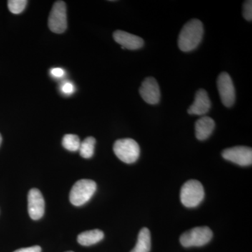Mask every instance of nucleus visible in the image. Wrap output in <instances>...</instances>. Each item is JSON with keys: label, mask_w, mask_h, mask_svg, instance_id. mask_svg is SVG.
Masks as SVG:
<instances>
[{"label": "nucleus", "mask_w": 252, "mask_h": 252, "mask_svg": "<svg viewBox=\"0 0 252 252\" xmlns=\"http://www.w3.org/2000/svg\"><path fill=\"white\" fill-rule=\"evenodd\" d=\"M203 25L198 19H192L186 23L180 32L178 46L181 51L189 52L198 47L203 39Z\"/></svg>", "instance_id": "nucleus-1"}, {"label": "nucleus", "mask_w": 252, "mask_h": 252, "mask_svg": "<svg viewBox=\"0 0 252 252\" xmlns=\"http://www.w3.org/2000/svg\"><path fill=\"white\" fill-rule=\"evenodd\" d=\"M205 197V190L202 184L197 180H189L182 186L180 199L185 207L193 208L198 206Z\"/></svg>", "instance_id": "nucleus-2"}, {"label": "nucleus", "mask_w": 252, "mask_h": 252, "mask_svg": "<svg viewBox=\"0 0 252 252\" xmlns=\"http://www.w3.org/2000/svg\"><path fill=\"white\" fill-rule=\"evenodd\" d=\"M97 185L94 181L81 180L77 181L69 193V200L75 206H81L89 202L95 193Z\"/></svg>", "instance_id": "nucleus-3"}, {"label": "nucleus", "mask_w": 252, "mask_h": 252, "mask_svg": "<svg viewBox=\"0 0 252 252\" xmlns=\"http://www.w3.org/2000/svg\"><path fill=\"white\" fill-rule=\"evenodd\" d=\"M113 149L115 155L126 163H134L140 157V146L132 139H121L116 141Z\"/></svg>", "instance_id": "nucleus-4"}, {"label": "nucleus", "mask_w": 252, "mask_h": 252, "mask_svg": "<svg viewBox=\"0 0 252 252\" xmlns=\"http://www.w3.org/2000/svg\"><path fill=\"white\" fill-rule=\"evenodd\" d=\"M212 237L213 233L208 227H195L181 235L180 243L185 248L202 247L207 245Z\"/></svg>", "instance_id": "nucleus-5"}, {"label": "nucleus", "mask_w": 252, "mask_h": 252, "mask_svg": "<svg viewBox=\"0 0 252 252\" xmlns=\"http://www.w3.org/2000/svg\"><path fill=\"white\" fill-rule=\"evenodd\" d=\"M49 29L53 32L61 34L67 27V7L65 2L57 1L54 3L49 17Z\"/></svg>", "instance_id": "nucleus-6"}, {"label": "nucleus", "mask_w": 252, "mask_h": 252, "mask_svg": "<svg viewBox=\"0 0 252 252\" xmlns=\"http://www.w3.org/2000/svg\"><path fill=\"white\" fill-rule=\"evenodd\" d=\"M217 87L223 105L230 107L235 103V91L231 77L228 73L222 72L217 79Z\"/></svg>", "instance_id": "nucleus-7"}, {"label": "nucleus", "mask_w": 252, "mask_h": 252, "mask_svg": "<svg viewBox=\"0 0 252 252\" xmlns=\"http://www.w3.org/2000/svg\"><path fill=\"white\" fill-rule=\"evenodd\" d=\"M222 157L240 166H248L252 163V150L250 147L240 146L226 149L222 152Z\"/></svg>", "instance_id": "nucleus-8"}, {"label": "nucleus", "mask_w": 252, "mask_h": 252, "mask_svg": "<svg viewBox=\"0 0 252 252\" xmlns=\"http://www.w3.org/2000/svg\"><path fill=\"white\" fill-rule=\"evenodd\" d=\"M28 213L32 220H39L44 216L45 202L40 190L32 189L28 193Z\"/></svg>", "instance_id": "nucleus-9"}, {"label": "nucleus", "mask_w": 252, "mask_h": 252, "mask_svg": "<svg viewBox=\"0 0 252 252\" xmlns=\"http://www.w3.org/2000/svg\"><path fill=\"white\" fill-rule=\"evenodd\" d=\"M142 98L149 104L158 103L160 98V91L157 81L153 77H147L142 81L140 88Z\"/></svg>", "instance_id": "nucleus-10"}, {"label": "nucleus", "mask_w": 252, "mask_h": 252, "mask_svg": "<svg viewBox=\"0 0 252 252\" xmlns=\"http://www.w3.org/2000/svg\"><path fill=\"white\" fill-rule=\"evenodd\" d=\"M211 108V101L207 91L200 89L197 91L193 103L189 107L187 112L190 115H205Z\"/></svg>", "instance_id": "nucleus-11"}, {"label": "nucleus", "mask_w": 252, "mask_h": 252, "mask_svg": "<svg viewBox=\"0 0 252 252\" xmlns=\"http://www.w3.org/2000/svg\"><path fill=\"white\" fill-rule=\"evenodd\" d=\"M113 37L116 42L122 45V49L137 50L144 46V40L142 38L125 31L114 32Z\"/></svg>", "instance_id": "nucleus-12"}, {"label": "nucleus", "mask_w": 252, "mask_h": 252, "mask_svg": "<svg viewBox=\"0 0 252 252\" xmlns=\"http://www.w3.org/2000/svg\"><path fill=\"white\" fill-rule=\"evenodd\" d=\"M215 123L212 118L204 117L199 119L195 123V136L198 140H207L215 130Z\"/></svg>", "instance_id": "nucleus-13"}, {"label": "nucleus", "mask_w": 252, "mask_h": 252, "mask_svg": "<svg viewBox=\"0 0 252 252\" xmlns=\"http://www.w3.org/2000/svg\"><path fill=\"white\" fill-rule=\"evenodd\" d=\"M104 233L102 230L94 229L83 232L77 237L78 243L82 246H91L98 243L104 238Z\"/></svg>", "instance_id": "nucleus-14"}, {"label": "nucleus", "mask_w": 252, "mask_h": 252, "mask_svg": "<svg viewBox=\"0 0 252 252\" xmlns=\"http://www.w3.org/2000/svg\"><path fill=\"white\" fill-rule=\"evenodd\" d=\"M152 246L150 231L147 228L140 230L135 248L130 252H149Z\"/></svg>", "instance_id": "nucleus-15"}, {"label": "nucleus", "mask_w": 252, "mask_h": 252, "mask_svg": "<svg viewBox=\"0 0 252 252\" xmlns=\"http://www.w3.org/2000/svg\"><path fill=\"white\" fill-rule=\"evenodd\" d=\"M96 140L94 137H88L81 142L79 147V153L81 157L84 158H91L94 154V145Z\"/></svg>", "instance_id": "nucleus-16"}, {"label": "nucleus", "mask_w": 252, "mask_h": 252, "mask_svg": "<svg viewBox=\"0 0 252 252\" xmlns=\"http://www.w3.org/2000/svg\"><path fill=\"white\" fill-rule=\"evenodd\" d=\"M80 139L77 135L67 134L63 137V146L64 149L70 152H77L80 147Z\"/></svg>", "instance_id": "nucleus-17"}, {"label": "nucleus", "mask_w": 252, "mask_h": 252, "mask_svg": "<svg viewBox=\"0 0 252 252\" xmlns=\"http://www.w3.org/2000/svg\"><path fill=\"white\" fill-rule=\"evenodd\" d=\"M27 4L26 0H9L8 1V7L12 14H19L24 11Z\"/></svg>", "instance_id": "nucleus-18"}, {"label": "nucleus", "mask_w": 252, "mask_h": 252, "mask_svg": "<svg viewBox=\"0 0 252 252\" xmlns=\"http://www.w3.org/2000/svg\"><path fill=\"white\" fill-rule=\"evenodd\" d=\"M243 17L251 22L252 20V1L248 0L243 4Z\"/></svg>", "instance_id": "nucleus-19"}, {"label": "nucleus", "mask_w": 252, "mask_h": 252, "mask_svg": "<svg viewBox=\"0 0 252 252\" xmlns=\"http://www.w3.org/2000/svg\"><path fill=\"white\" fill-rule=\"evenodd\" d=\"M74 91V88L72 83H64L62 86V91L64 94H72Z\"/></svg>", "instance_id": "nucleus-20"}, {"label": "nucleus", "mask_w": 252, "mask_h": 252, "mask_svg": "<svg viewBox=\"0 0 252 252\" xmlns=\"http://www.w3.org/2000/svg\"><path fill=\"white\" fill-rule=\"evenodd\" d=\"M14 252H41V248L36 245L31 248L19 249Z\"/></svg>", "instance_id": "nucleus-21"}, {"label": "nucleus", "mask_w": 252, "mask_h": 252, "mask_svg": "<svg viewBox=\"0 0 252 252\" xmlns=\"http://www.w3.org/2000/svg\"><path fill=\"white\" fill-rule=\"evenodd\" d=\"M51 75L54 76V77H62L64 74V71L61 68H54L51 71Z\"/></svg>", "instance_id": "nucleus-22"}, {"label": "nucleus", "mask_w": 252, "mask_h": 252, "mask_svg": "<svg viewBox=\"0 0 252 252\" xmlns=\"http://www.w3.org/2000/svg\"><path fill=\"white\" fill-rule=\"evenodd\" d=\"M1 142H2V137H1V134H0V146H1Z\"/></svg>", "instance_id": "nucleus-23"}, {"label": "nucleus", "mask_w": 252, "mask_h": 252, "mask_svg": "<svg viewBox=\"0 0 252 252\" xmlns=\"http://www.w3.org/2000/svg\"><path fill=\"white\" fill-rule=\"evenodd\" d=\"M74 252L69 251V252Z\"/></svg>", "instance_id": "nucleus-24"}]
</instances>
